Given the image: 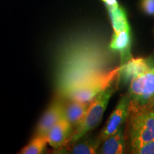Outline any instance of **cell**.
Segmentation results:
<instances>
[{
	"label": "cell",
	"instance_id": "obj_2",
	"mask_svg": "<svg viewBox=\"0 0 154 154\" xmlns=\"http://www.w3.org/2000/svg\"><path fill=\"white\" fill-rule=\"evenodd\" d=\"M126 140L131 151L154 138V99L140 103L130 99Z\"/></svg>",
	"mask_w": 154,
	"mask_h": 154
},
{
	"label": "cell",
	"instance_id": "obj_1",
	"mask_svg": "<svg viewBox=\"0 0 154 154\" xmlns=\"http://www.w3.org/2000/svg\"><path fill=\"white\" fill-rule=\"evenodd\" d=\"M109 48L94 37L74 38L65 42L57 61L59 96L66 98L84 82L115 68L114 57Z\"/></svg>",
	"mask_w": 154,
	"mask_h": 154
},
{
	"label": "cell",
	"instance_id": "obj_12",
	"mask_svg": "<svg viewBox=\"0 0 154 154\" xmlns=\"http://www.w3.org/2000/svg\"><path fill=\"white\" fill-rule=\"evenodd\" d=\"M91 102H82L69 99L64 105V118L72 126L76 127L82 121Z\"/></svg>",
	"mask_w": 154,
	"mask_h": 154
},
{
	"label": "cell",
	"instance_id": "obj_16",
	"mask_svg": "<svg viewBox=\"0 0 154 154\" xmlns=\"http://www.w3.org/2000/svg\"><path fill=\"white\" fill-rule=\"evenodd\" d=\"M131 152L136 154H154V138Z\"/></svg>",
	"mask_w": 154,
	"mask_h": 154
},
{
	"label": "cell",
	"instance_id": "obj_18",
	"mask_svg": "<svg viewBox=\"0 0 154 154\" xmlns=\"http://www.w3.org/2000/svg\"><path fill=\"white\" fill-rule=\"evenodd\" d=\"M106 7L107 9L116 8L119 6V4L117 0H101Z\"/></svg>",
	"mask_w": 154,
	"mask_h": 154
},
{
	"label": "cell",
	"instance_id": "obj_3",
	"mask_svg": "<svg viewBox=\"0 0 154 154\" xmlns=\"http://www.w3.org/2000/svg\"><path fill=\"white\" fill-rule=\"evenodd\" d=\"M120 80L119 72L111 84L92 100L84 117L78 126L75 127V129L73 130L72 136L66 146L76 143L81 138L84 137L88 134V133L99 126L111 96L118 90Z\"/></svg>",
	"mask_w": 154,
	"mask_h": 154
},
{
	"label": "cell",
	"instance_id": "obj_4",
	"mask_svg": "<svg viewBox=\"0 0 154 154\" xmlns=\"http://www.w3.org/2000/svg\"><path fill=\"white\" fill-rule=\"evenodd\" d=\"M122 69V65L103 73L84 82L66 96V99L82 102H91L98 94L111 84Z\"/></svg>",
	"mask_w": 154,
	"mask_h": 154
},
{
	"label": "cell",
	"instance_id": "obj_15",
	"mask_svg": "<svg viewBox=\"0 0 154 154\" xmlns=\"http://www.w3.org/2000/svg\"><path fill=\"white\" fill-rule=\"evenodd\" d=\"M48 144L47 136H34L33 139L25 147L21 150L19 153L22 154H39L42 153Z\"/></svg>",
	"mask_w": 154,
	"mask_h": 154
},
{
	"label": "cell",
	"instance_id": "obj_9",
	"mask_svg": "<svg viewBox=\"0 0 154 154\" xmlns=\"http://www.w3.org/2000/svg\"><path fill=\"white\" fill-rule=\"evenodd\" d=\"M154 66V61L146 58H131L122 65L120 71V79L124 83L130 82L134 78L149 71Z\"/></svg>",
	"mask_w": 154,
	"mask_h": 154
},
{
	"label": "cell",
	"instance_id": "obj_8",
	"mask_svg": "<svg viewBox=\"0 0 154 154\" xmlns=\"http://www.w3.org/2000/svg\"><path fill=\"white\" fill-rule=\"evenodd\" d=\"M73 130V126L63 117L48 132V144L57 150L64 147L69 143Z\"/></svg>",
	"mask_w": 154,
	"mask_h": 154
},
{
	"label": "cell",
	"instance_id": "obj_14",
	"mask_svg": "<svg viewBox=\"0 0 154 154\" xmlns=\"http://www.w3.org/2000/svg\"><path fill=\"white\" fill-rule=\"evenodd\" d=\"M110 17L113 32H121L124 30H131L128 18L124 9L120 5L118 7L107 9Z\"/></svg>",
	"mask_w": 154,
	"mask_h": 154
},
{
	"label": "cell",
	"instance_id": "obj_5",
	"mask_svg": "<svg viewBox=\"0 0 154 154\" xmlns=\"http://www.w3.org/2000/svg\"><path fill=\"white\" fill-rule=\"evenodd\" d=\"M128 94L131 100L140 103L154 99V66L130 81Z\"/></svg>",
	"mask_w": 154,
	"mask_h": 154
},
{
	"label": "cell",
	"instance_id": "obj_6",
	"mask_svg": "<svg viewBox=\"0 0 154 154\" xmlns=\"http://www.w3.org/2000/svg\"><path fill=\"white\" fill-rule=\"evenodd\" d=\"M130 103V97L128 94H125L121 98L118 104L114 110L111 113L99 135L100 139L103 140L110 136L111 135L115 134L122 126H124L127 116H128V106Z\"/></svg>",
	"mask_w": 154,
	"mask_h": 154
},
{
	"label": "cell",
	"instance_id": "obj_11",
	"mask_svg": "<svg viewBox=\"0 0 154 154\" xmlns=\"http://www.w3.org/2000/svg\"><path fill=\"white\" fill-rule=\"evenodd\" d=\"M126 134L122 126L115 134L102 140L98 149V153L121 154L126 151Z\"/></svg>",
	"mask_w": 154,
	"mask_h": 154
},
{
	"label": "cell",
	"instance_id": "obj_7",
	"mask_svg": "<svg viewBox=\"0 0 154 154\" xmlns=\"http://www.w3.org/2000/svg\"><path fill=\"white\" fill-rule=\"evenodd\" d=\"M64 105L63 97L58 95L38 121L34 131V136H47L49 130L64 117Z\"/></svg>",
	"mask_w": 154,
	"mask_h": 154
},
{
	"label": "cell",
	"instance_id": "obj_17",
	"mask_svg": "<svg viewBox=\"0 0 154 154\" xmlns=\"http://www.w3.org/2000/svg\"><path fill=\"white\" fill-rule=\"evenodd\" d=\"M142 8L146 14L154 15V0H142Z\"/></svg>",
	"mask_w": 154,
	"mask_h": 154
},
{
	"label": "cell",
	"instance_id": "obj_13",
	"mask_svg": "<svg viewBox=\"0 0 154 154\" xmlns=\"http://www.w3.org/2000/svg\"><path fill=\"white\" fill-rule=\"evenodd\" d=\"M101 143V140L99 136L96 139L86 138L82 140L80 138L76 143L57 149L59 153H67L74 154H94L96 153Z\"/></svg>",
	"mask_w": 154,
	"mask_h": 154
},
{
	"label": "cell",
	"instance_id": "obj_10",
	"mask_svg": "<svg viewBox=\"0 0 154 154\" xmlns=\"http://www.w3.org/2000/svg\"><path fill=\"white\" fill-rule=\"evenodd\" d=\"M109 46L112 51L119 52L120 65H124L133 58L131 30L121 31L116 33L113 32Z\"/></svg>",
	"mask_w": 154,
	"mask_h": 154
}]
</instances>
